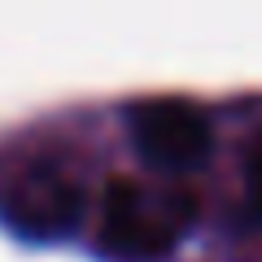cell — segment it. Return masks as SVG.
<instances>
[{
  "instance_id": "obj_1",
  "label": "cell",
  "mask_w": 262,
  "mask_h": 262,
  "mask_svg": "<svg viewBox=\"0 0 262 262\" xmlns=\"http://www.w3.org/2000/svg\"><path fill=\"white\" fill-rule=\"evenodd\" d=\"M196 219V192L188 184H170L149 192L131 175L110 179L101 210V253L118 262H166L179 236Z\"/></svg>"
},
{
  "instance_id": "obj_2",
  "label": "cell",
  "mask_w": 262,
  "mask_h": 262,
  "mask_svg": "<svg viewBox=\"0 0 262 262\" xmlns=\"http://www.w3.org/2000/svg\"><path fill=\"white\" fill-rule=\"evenodd\" d=\"M83 219V184L53 153H0V223L27 241H61Z\"/></svg>"
},
{
  "instance_id": "obj_3",
  "label": "cell",
  "mask_w": 262,
  "mask_h": 262,
  "mask_svg": "<svg viewBox=\"0 0 262 262\" xmlns=\"http://www.w3.org/2000/svg\"><path fill=\"white\" fill-rule=\"evenodd\" d=\"M127 127L140 158L166 175H184L214 153L210 118L192 101H179V96H153V101L131 105Z\"/></svg>"
},
{
  "instance_id": "obj_4",
  "label": "cell",
  "mask_w": 262,
  "mask_h": 262,
  "mask_svg": "<svg viewBox=\"0 0 262 262\" xmlns=\"http://www.w3.org/2000/svg\"><path fill=\"white\" fill-rule=\"evenodd\" d=\"M249 196L262 214V144H253V153H249Z\"/></svg>"
}]
</instances>
